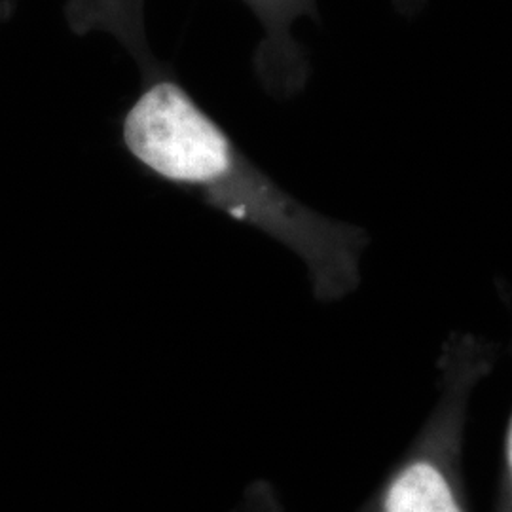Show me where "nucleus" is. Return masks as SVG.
Returning <instances> with one entry per match:
<instances>
[{"label": "nucleus", "instance_id": "3", "mask_svg": "<svg viewBox=\"0 0 512 512\" xmlns=\"http://www.w3.org/2000/svg\"><path fill=\"white\" fill-rule=\"evenodd\" d=\"M260 25L253 69L264 92L274 99H293L310 80V59L296 40L300 19L319 18L317 0H241Z\"/></svg>", "mask_w": 512, "mask_h": 512}, {"label": "nucleus", "instance_id": "6", "mask_svg": "<svg viewBox=\"0 0 512 512\" xmlns=\"http://www.w3.org/2000/svg\"><path fill=\"white\" fill-rule=\"evenodd\" d=\"M395 4L399 10H403L404 14H412L420 10L423 0H395Z\"/></svg>", "mask_w": 512, "mask_h": 512}, {"label": "nucleus", "instance_id": "4", "mask_svg": "<svg viewBox=\"0 0 512 512\" xmlns=\"http://www.w3.org/2000/svg\"><path fill=\"white\" fill-rule=\"evenodd\" d=\"M230 512H283V509L270 484L256 482L245 490Z\"/></svg>", "mask_w": 512, "mask_h": 512}, {"label": "nucleus", "instance_id": "2", "mask_svg": "<svg viewBox=\"0 0 512 512\" xmlns=\"http://www.w3.org/2000/svg\"><path fill=\"white\" fill-rule=\"evenodd\" d=\"M446 389L420 437L359 512H469L461 476L467 397L488 366L484 348L448 359Z\"/></svg>", "mask_w": 512, "mask_h": 512}, {"label": "nucleus", "instance_id": "5", "mask_svg": "<svg viewBox=\"0 0 512 512\" xmlns=\"http://www.w3.org/2000/svg\"><path fill=\"white\" fill-rule=\"evenodd\" d=\"M512 512V416L507 429L505 439V461H503V476L499 486V499H497V511Z\"/></svg>", "mask_w": 512, "mask_h": 512}, {"label": "nucleus", "instance_id": "1", "mask_svg": "<svg viewBox=\"0 0 512 512\" xmlns=\"http://www.w3.org/2000/svg\"><path fill=\"white\" fill-rule=\"evenodd\" d=\"M67 19L76 35H109L137 67V93L120 118V141L135 164L287 247L304 262L319 300L359 287L366 232L296 200L239 148L154 52L147 0H67Z\"/></svg>", "mask_w": 512, "mask_h": 512}]
</instances>
